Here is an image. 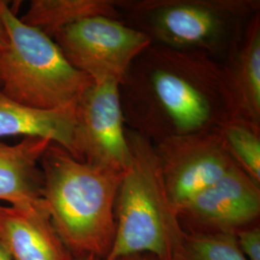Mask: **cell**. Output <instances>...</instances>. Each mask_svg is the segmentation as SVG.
Here are the masks:
<instances>
[{"mask_svg": "<svg viewBox=\"0 0 260 260\" xmlns=\"http://www.w3.org/2000/svg\"><path fill=\"white\" fill-rule=\"evenodd\" d=\"M125 123L153 144L216 130L230 119L222 63L197 51L151 44L120 84Z\"/></svg>", "mask_w": 260, "mask_h": 260, "instance_id": "cell-1", "label": "cell"}, {"mask_svg": "<svg viewBox=\"0 0 260 260\" xmlns=\"http://www.w3.org/2000/svg\"><path fill=\"white\" fill-rule=\"evenodd\" d=\"M42 198L74 257L103 259L116 233L115 206L124 172L88 164L50 143L41 158Z\"/></svg>", "mask_w": 260, "mask_h": 260, "instance_id": "cell-2", "label": "cell"}, {"mask_svg": "<svg viewBox=\"0 0 260 260\" xmlns=\"http://www.w3.org/2000/svg\"><path fill=\"white\" fill-rule=\"evenodd\" d=\"M126 135L129 166L116 200L114 242L102 260L143 253L171 260L183 241L186 230L168 196L153 143L128 128Z\"/></svg>", "mask_w": 260, "mask_h": 260, "instance_id": "cell-3", "label": "cell"}, {"mask_svg": "<svg viewBox=\"0 0 260 260\" xmlns=\"http://www.w3.org/2000/svg\"><path fill=\"white\" fill-rule=\"evenodd\" d=\"M117 6L152 44L216 60L226 56L259 12L255 0H117Z\"/></svg>", "mask_w": 260, "mask_h": 260, "instance_id": "cell-4", "label": "cell"}, {"mask_svg": "<svg viewBox=\"0 0 260 260\" xmlns=\"http://www.w3.org/2000/svg\"><path fill=\"white\" fill-rule=\"evenodd\" d=\"M9 47L0 52V89L8 98L40 110L75 105L93 80L69 63L54 40L29 26L0 0Z\"/></svg>", "mask_w": 260, "mask_h": 260, "instance_id": "cell-5", "label": "cell"}, {"mask_svg": "<svg viewBox=\"0 0 260 260\" xmlns=\"http://www.w3.org/2000/svg\"><path fill=\"white\" fill-rule=\"evenodd\" d=\"M66 59L93 82L119 84L135 59L152 44L150 38L121 19L96 16L59 31L53 38Z\"/></svg>", "mask_w": 260, "mask_h": 260, "instance_id": "cell-6", "label": "cell"}, {"mask_svg": "<svg viewBox=\"0 0 260 260\" xmlns=\"http://www.w3.org/2000/svg\"><path fill=\"white\" fill-rule=\"evenodd\" d=\"M120 84L93 82L75 104V158L125 172L130 163Z\"/></svg>", "mask_w": 260, "mask_h": 260, "instance_id": "cell-7", "label": "cell"}, {"mask_svg": "<svg viewBox=\"0 0 260 260\" xmlns=\"http://www.w3.org/2000/svg\"><path fill=\"white\" fill-rule=\"evenodd\" d=\"M153 145L168 196L177 211L235 164L217 129L174 136Z\"/></svg>", "mask_w": 260, "mask_h": 260, "instance_id": "cell-8", "label": "cell"}, {"mask_svg": "<svg viewBox=\"0 0 260 260\" xmlns=\"http://www.w3.org/2000/svg\"><path fill=\"white\" fill-rule=\"evenodd\" d=\"M190 231L236 233L254 224L260 215L259 184L234 164L220 179L179 208Z\"/></svg>", "mask_w": 260, "mask_h": 260, "instance_id": "cell-9", "label": "cell"}, {"mask_svg": "<svg viewBox=\"0 0 260 260\" xmlns=\"http://www.w3.org/2000/svg\"><path fill=\"white\" fill-rule=\"evenodd\" d=\"M0 246L10 260H75L56 233L44 200L0 205Z\"/></svg>", "mask_w": 260, "mask_h": 260, "instance_id": "cell-10", "label": "cell"}, {"mask_svg": "<svg viewBox=\"0 0 260 260\" xmlns=\"http://www.w3.org/2000/svg\"><path fill=\"white\" fill-rule=\"evenodd\" d=\"M222 64L230 118L260 128V16L255 13Z\"/></svg>", "mask_w": 260, "mask_h": 260, "instance_id": "cell-11", "label": "cell"}, {"mask_svg": "<svg viewBox=\"0 0 260 260\" xmlns=\"http://www.w3.org/2000/svg\"><path fill=\"white\" fill-rule=\"evenodd\" d=\"M50 143L39 137H25L16 145L0 140V201L22 205L43 200L40 162Z\"/></svg>", "mask_w": 260, "mask_h": 260, "instance_id": "cell-12", "label": "cell"}, {"mask_svg": "<svg viewBox=\"0 0 260 260\" xmlns=\"http://www.w3.org/2000/svg\"><path fill=\"white\" fill-rule=\"evenodd\" d=\"M10 136L48 140L75 158V105L40 110L13 101L0 89V139Z\"/></svg>", "mask_w": 260, "mask_h": 260, "instance_id": "cell-13", "label": "cell"}, {"mask_svg": "<svg viewBox=\"0 0 260 260\" xmlns=\"http://www.w3.org/2000/svg\"><path fill=\"white\" fill-rule=\"evenodd\" d=\"M96 16L121 19L117 0H32L19 19L53 39L67 26Z\"/></svg>", "mask_w": 260, "mask_h": 260, "instance_id": "cell-14", "label": "cell"}, {"mask_svg": "<svg viewBox=\"0 0 260 260\" xmlns=\"http://www.w3.org/2000/svg\"><path fill=\"white\" fill-rule=\"evenodd\" d=\"M217 130L234 163L259 184L260 128L230 118Z\"/></svg>", "mask_w": 260, "mask_h": 260, "instance_id": "cell-15", "label": "cell"}, {"mask_svg": "<svg viewBox=\"0 0 260 260\" xmlns=\"http://www.w3.org/2000/svg\"><path fill=\"white\" fill-rule=\"evenodd\" d=\"M171 260H248L239 250L235 234L186 231Z\"/></svg>", "mask_w": 260, "mask_h": 260, "instance_id": "cell-16", "label": "cell"}, {"mask_svg": "<svg viewBox=\"0 0 260 260\" xmlns=\"http://www.w3.org/2000/svg\"><path fill=\"white\" fill-rule=\"evenodd\" d=\"M236 243L242 254L248 260H260V229L254 223L237 231Z\"/></svg>", "mask_w": 260, "mask_h": 260, "instance_id": "cell-17", "label": "cell"}, {"mask_svg": "<svg viewBox=\"0 0 260 260\" xmlns=\"http://www.w3.org/2000/svg\"><path fill=\"white\" fill-rule=\"evenodd\" d=\"M9 47V35L5 24L0 17V52L6 50Z\"/></svg>", "mask_w": 260, "mask_h": 260, "instance_id": "cell-18", "label": "cell"}, {"mask_svg": "<svg viewBox=\"0 0 260 260\" xmlns=\"http://www.w3.org/2000/svg\"><path fill=\"white\" fill-rule=\"evenodd\" d=\"M120 260H160L150 255V254H146V253H143V254H135V255H130L127 257H123Z\"/></svg>", "mask_w": 260, "mask_h": 260, "instance_id": "cell-19", "label": "cell"}, {"mask_svg": "<svg viewBox=\"0 0 260 260\" xmlns=\"http://www.w3.org/2000/svg\"><path fill=\"white\" fill-rule=\"evenodd\" d=\"M75 260H101L98 257L93 256V255H85V256H80V257H75Z\"/></svg>", "mask_w": 260, "mask_h": 260, "instance_id": "cell-20", "label": "cell"}, {"mask_svg": "<svg viewBox=\"0 0 260 260\" xmlns=\"http://www.w3.org/2000/svg\"><path fill=\"white\" fill-rule=\"evenodd\" d=\"M0 260H10L9 256L7 255V253L2 249V247L0 246Z\"/></svg>", "mask_w": 260, "mask_h": 260, "instance_id": "cell-21", "label": "cell"}]
</instances>
